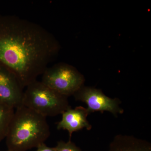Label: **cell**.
<instances>
[{
  "label": "cell",
  "mask_w": 151,
  "mask_h": 151,
  "mask_svg": "<svg viewBox=\"0 0 151 151\" xmlns=\"http://www.w3.org/2000/svg\"><path fill=\"white\" fill-rule=\"evenodd\" d=\"M60 47L54 36L40 25L0 15V65L13 73L24 88L43 74Z\"/></svg>",
  "instance_id": "obj_1"
},
{
  "label": "cell",
  "mask_w": 151,
  "mask_h": 151,
  "mask_svg": "<svg viewBox=\"0 0 151 151\" xmlns=\"http://www.w3.org/2000/svg\"><path fill=\"white\" fill-rule=\"evenodd\" d=\"M6 136L9 151H26L37 148L50 135L46 117L22 105L17 108Z\"/></svg>",
  "instance_id": "obj_2"
},
{
  "label": "cell",
  "mask_w": 151,
  "mask_h": 151,
  "mask_svg": "<svg viewBox=\"0 0 151 151\" xmlns=\"http://www.w3.org/2000/svg\"><path fill=\"white\" fill-rule=\"evenodd\" d=\"M24 93L22 105L44 117L62 114L71 108L68 97L37 80L28 85Z\"/></svg>",
  "instance_id": "obj_3"
},
{
  "label": "cell",
  "mask_w": 151,
  "mask_h": 151,
  "mask_svg": "<svg viewBox=\"0 0 151 151\" xmlns=\"http://www.w3.org/2000/svg\"><path fill=\"white\" fill-rule=\"evenodd\" d=\"M41 82L63 95L69 97L84 85L85 78L76 68L67 63H57L47 67Z\"/></svg>",
  "instance_id": "obj_4"
},
{
  "label": "cell",
  "mask_w": 151,
  "mask_h": 151,
  "mask_svg": "<svg viewBox=\"0 0 151 151\" xmlns=\"http://www.w3.org/2000/svg\"><path fill=\"white\" fill-rule=\"evenodd\" d=\"M77 101L86 103L90 113L100 111L110 112L115 116L123 114L124 110L120 107L121 101L119 98H111L106 96L100 89L83 86L73 94Z\"/></svg>",
  "instance_id": "obj_5"
},
{
  "label": "cell",
  "mask_w": 151,
  "mask_h": 151,
  "mask_svg": "<svg viewBox=\"0 0 151 151\" xmlns=\"http://www.w3.org/2000/svg\"><path fill=\"white\" fill-rule=\"evenodd\" d=\"M13 73L0 65V103L14 109L22 105L23 89Z\"/></svg>",
  "instance_id": "obj_6"
},
{
  "label": "cell",
  "mask_w": 151,
  "mask_h": 151,
  "mask_svg": "<svg viewBox=\"0 0 151 151\" xmlns=\"http://www.w3.org/2000/svg\"><path fill=\"white\" fill-rule=\"evenodd\" d=\"M89 114L86 108L82 106H78L74 109L70 108L62 113V119L58 124L57 128L58 130L67 131L70 140L73 132L83 129H91L92 125L87 119Z\"/></svg>",
  "instance_id": "obj_7"
},
{
  "label": "cell",
  "mask_w": 151,
  "mask_h": 151,
  "mask_svg": "<svg viewBox=\"0 0 151 151\" xmlns=\"http://www.w3.org/2000/svg\"><path fill=\"white\" fill-rule=\"evenodd\" d=\"M108 151H151V144L133 136L119 134L113 138Z\"/></svg>",
  "instance_id": "obj_8"
},
{
  "label": "cell",
  "mask_w": 151,
  "mask_h": 151,
  "mask_svg": "<svg viewBox=\"0 0 151 151\" xmlns=\"http://www.w3.org/2000/svg\"><path fill=\"white\" fill-rule=\"evenodd\" d=\"M14 110L0 103V142L6 138Z\"/></svg>",
  "instance_id": "obj_9"
},
{
  "label": "cell",
  "mask_w": 151,
  "mask_h": 151,
  "mask_svg": "<svg viewBox=\"0 0 151 151\" xmlns=\"http://www.w3.org/2000/svg\"><path fill=\"white\" fill-rule=\"evenodd\" d=\"M56 151H82L80 148L69 140L67 142L60 141L55 147Z\"/></svg>",
  "instance_id": "obj_10"
},
{
  "label": "cell",
  "mask_w": 151,
  "mask_h": 151,
  "mask_svg": "<svg viewBox=\"0 0 151 151\" xmlns=\"http://www.w3.org/2000/svg\"><path fill=\"white\" fill-rule=\"evenodd\" d=\"M36 151H56V150L55 147H48L44 143L37 147Z\"/></svg>",
  "instance_id": "obj_11"
},
{
  "label": "cell",
  "mask_w": 151,
  "mask_h": 151,
  "mask_svg": "<svg viewBox=\"0 0 151 151\" xmlns=\"http://www.w3.org/2000/svg\"><path fill=\"white\" fill-rule=\"evenodd\" d=\"M9 151L8 150H7V151Z\"/></svg>",
  "instance_id": "obj_12"
}]
</instances>
